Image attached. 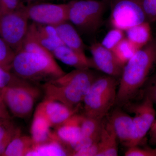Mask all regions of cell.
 Returning <instances> with one entry per match:
<instances>
[{"mask_svg": "<svg viewBox=\"0 0 156 156\" xmlns=\"http://www.w3.org/2000/svg\"><path fill=\"white\" fill-rule=\"evenodd\" d=\"M156 64V37L139 49L123 67L115 103L125 105L145 84Z\"/></svg>", "mask_w": 156, "mask_h": 156, "instance_id": "6da1fadb", "label": "cell"}, {"mask_svg": "<svg viewBox=\"0 0 156 156\" xmlns=\"http://www.w3.org/2000/svg\"><path fill=\"white\" fill-rule=\"evenodd\" d=\"M98 76L90 69H75L41 87L45 98L59 101L71 108H79Z\"/></svg>", "mask_w": 156, "mask_h": 156, "instance_id": "7a4b0ae2", "label": "cell"}, {"mask_svg": "<svg viewBox=\"0 0 156 156\" xmlns=\"http://www.w3.org/2000/svg\"><path fill=\"white\" fill-rule=\"evenodd\" d=\"M11 71L35 85L54 80L66 73L53 55L22 50L15 54Z\"/></svg>", "mask_w": 156, "mask_h": 156, "instance_id": "3957f363", "label": "cell"}, {"mask_svg": "<svg viewBox=\"0 0 156 156\" xmlns=\"http://www.w3.org/2000/svg\"><path fill=\"white\" fill-rule=\"evenodd\" d=\"M118 81L107 75L98 76L84 97V115L103 119L115 103Z\"/></svg>", "mask_w": 156, "mask_h": 156, "instance_id": "277c9868", "label": "cell"}, {"mask_svg": "<svg viewBox=\"0 0 156 156\" xmlns=\"http://www.w3.org/2000/svg\"><path fill=\"white\" fill-rule=\"evenodd\" d=\"M68 20L82 34L95 33L103 22L109 0H73L67 3Z\"/></svg>", "mask_w": 156, "mask_h": 156, "instance_id": "5b68a950", "label": "cell"}, {"mask_svg": "<svg viewBox=\"0 0 156 156\" xmlns=\"http://www.w3.org/2000/svg\"><path fill=\"white\" fill-rule=\"evenodd\" d=\"M2 96L9 112L17 118L25 119L30 115L41 95L35 84L1 89Z\"/></svg>", "mask_w": 156, "mask_h": 156, "instance_id": "8992f818", "label": "cell"}, {"mask_svg": "<svg viewBox=\"0 0 156 156\" xmlns=\"http://www.w3.org/2000/svg\"><path fill=\"white\" fill-rule=\"evenodd\" d=\"M29 20L23 4L16 11L0 14V37L16 53L22 49L28 29Z\"/></svg>", "mask_w": 156, "mask_h": 156, "instance_id": "52a82bcc", "label": "cell"}, {"mask_svg": "<svg viewBox=\"0 0 156 156\" xmlns=\"http://www.w3.org/2000/svg\"><path fill=\"white\" fill-rule=\"evenodd\" d=\"M110 23L112 27L124 31L147 21L140 0H111Z\"/></svg>", "mask_w": 156, "mask_h": 156, "instance_id": "ba28073f", "label": "cell"}, {"mask_svg": "<svg viewBox=\"0 0 156 156\" xmlns=\"http://www.w3.org/2000/svg\"><path fill=\"white\" fill-rule=\"evenodd\" d=\"M153 102L147 96L141 103L132 105L127 103L128 109L134 114L133 130L131 141L128 147L139 145L150 130L155 121L156 112Z\"/></svg>", "mask_w": 156, "mask_h": 156, "instance_id": "9c48e42d", "label": "cell"}, {"mask_svg": "<svg viewBox=\"0 0 156 156\" xmlns=\"http://www.w3.org/2000/svg\"><path fill=\"white\" fill-rule=\"evenodd\" d=\"M29 19L40 24L56 26L68 20V4L35 2L25 5Z\"/></svg>", "mask_w": 156, "mask_h": 156, "instance_id": "30bf717a", "label": "cell"}, {"mask_svg": "<svg viewBox=\"0 0 156 156\" xmlns=\"http://www.w3.org/2000/svg\"><path fill=\"white\" fill-rule=\"evenodd\" d=\"M94 68L105 75L117 78L121 76L123 66L117 60L112 51L104 47L101 43H94L89 47Z\"/></svg>", "mask_w": 156, "mask_h": 156, "instance_id": "8fae6325", "label": "cell"}, {"mask_svg": "<svg viewBox=\"0 0 156 156\" xmlns=\"http://www.w3.org/2000/svg\"><path fill=\"white\" fill-rule=\"evenodd\" d=\"M51 126H59L76 114L79 108H72L57 101L44 98L40 103Z\"/></svg>", "mask_w": 156, "mask_h": 156, "instance_id": "7c38bea8", "label": "cell"}, {"mask_svg": "<svg viewBox=\"0 0 156 156\" xmlns=\"http://www.w3.org/2000/svg\"><path fill=\"white\" fill-rule=\"evenodd\" d=\"M52 54L53 57L62 63L75 68V69L94 68L92 58H88L85 53L73 50L66 45L59 46Z\"/></svg>", "mask_w": 156, "mask_h": 156, "instance_id": "4fadbf2b", "label": "cell"}, {"mask_svg": "<svg viewBox=\"0 0 156 156\" xmlns=\"http://www.w3.org/2000/svg\"><path fill=\"white\" fill-rule=\"evenodd\" d=\"M51 128V124L39 104L35 111L30 128L31 136L34 144L53 139V131Z\"/></svg>", "mask_w": 156, "mask_h": 156, "instance_id": "5bb4252c", "label": "cell"}, {"mask_svg": "<svg viewBox=\"0 0 156 156\" xmlns=\"http://www.w3.org/2000/svg\"><path fill=\"white\" fill-rule=\"evenodd\" d=\"M109 120L112 125L118 139L128 147L133 133V117L117 109L113 112Z\"/></svg>", "mask_w": 156, "mask_h": 156, "instance_id": "9a60e30c", "label": "cell"}, {"mask_svg": "<svg viewBox=\"0 0 156 156\" xmlns=\"http://www.w3.org/2000/svg\"><path fill=\"white\" fill-rule=\"evenodd\" d=\"M81 115L76 114L54 128L53 131L56 138L67 147L77 141L81 137Z\"/></svg>", "mask_w": 156, "mask_h": 156, "instance_id": "2e32d148", "label": "cell"}, {"mask_svg": "<svg viewBox=\"0 0 156 156\" xmlns=\"http://www.w3.org/2000/svg\"><path fill=\"white\" fill-rule=\"evenodd\" d=\"M29 25L40 44L51 53L58 47L64 45L54 26L33 22Z\"/></svg>", "mask_w": 156, "mask_h": 156, "instance_id": "e0dca14e", "label": "cell"}, {"mask_svg": "<svg viewBox=\"0 0 156 156\" xmlns=\"http://www.w3.org/2000/svg\"><path fill=\"white\" fill-rule=\"evenodd\" d=\"M63 44L73 50L85 53V45L77 30L69 20L55 26Z\"/></svg>", "mask_w": 156, "mask_h": 156, "instance_id": "ac0fdd59", "label": "cell"}, {"mask_svg": "<svg viewBox=\"0 0 156 156\" xmlns=\"http://www.w3.org/2000/svg\"><path fill=\"white\" fill-rule=\"evenodd\" d=\"M118 140L109 120L105 123L103 122L99 140V151L97 156H118Z\"/></svg>", "mask_w": 156, "mask_h": 156, "instance_id": "d6986e66", "label": "cell"}, {"mask_svg": "<svg viewBox=\"0 0 156 156\" xmlns=\"http://www.w3.org/2000/svg\"><path fill=\"white\" fill-rule=\"evenodd\" d=\"M71 156V153L65 144L58 140L54 139L42 143L34 144L27 155V156Z\"/></svg>", "mask_w": 156, "mask_h": 156, "instance_id": "ffe728a7", "label": "cell"}, {"mask_svg": "<svg viewBox=\"0 0 156 156\" xmlns=\"http://www.w3.org/2000/svg\"><path fill=\"white\" fill-rule=\"evenodd\" d=\"M125 32L126 38L138 49L145 46L152 39L150 24L148 21L134 26Z\"/></svg>", "mask_w": 156, "mask_h": 156, "instance_id": "44dd1931", "label": "cell"}, {"mask_svg": "<svg viewBox=\"0 0 156 156\" xmlns=\"http://www.w3.org/2000/svg\"><path fill=\"white\" fill-rule=\"evenodd\" d=\"M34 144L31 136L19 134L9 144L2 156H27Z\"/></svg>", "mask_w": 156, "mask_h": 156, "instance_id": "7402d4cb", "label": "cell"}, {"mask_svg": "<svg viewBox=\"0 0 156 156\" xmlns=\"http://www.w3.org/2000/svg\"><path fill=\"white\" fill-rule=\"evenodd\" d=\"M21 134L20 129L11 119L5 120L0 123V156H3L11 141Z\"/></svg>", "mask_w": 156, "mask_h": 156, "instance_id": "603a6c76", "label": "cell"}, {"mask_svg": "<svg viewBox=\"0 0 156 156\" xmlns=\"http://www.w3.org/2000/svg\"><path fill=\"white\" fill-rule=\"evenodd\" d=\"M102 119L81 115V136L85 137H99L102 127Z\"/></svg>", "mask_w": 156, "mask_h": 156, "instance_id": "cb8c5ba5", "label": "cell"}, {"mask_svg": "<svg viewBox=\"0 0 156 156\" xmlns=\"http://www.w3.org/2000/svg\"><path fill=\"white\" fill-rule=\"evenodd\" d=\"M138 50L125 37L112 50V52L118 61L124 67Z\"/></svg>", "mask_w": 156, "mask_h": 156, "instance_id": "d4e9b609", "label": "cell"}, {"mask_svg": "<svg viewBox=\"0 0 156 156\" xmlns=\"http://www.w3.org/2000/svg\"><path fill=\"white\" fill-rule=\"evenodd\" d=\"M32 84L33 83L18 76L11 71L0 67V89L23 87Z\"/></svg>", "mask_w": 156, "mask_h": 156, "instance_id": "484cf974", "label": "cell"}, {"mask_svg": "<svg viewBox=\"0 0 156 156\" xmlns=\"http://www.w3.org/2000/svg\"><path fill=\"white\" fill-rule=\"evenodd\" d=\"M21 50L32 53L53 55L40 44L30 25H29L27 33L23 40Z\"/></svg>", "mask_w": 156, "mask_h": 156, "instance_id": "4316f807", "label": "cell"}, {"mask_svg": "<svg viewBox=\"0 0 156 156\" xmlns=\"http://www.w3.org/2000/svg\"><path fill=\"white\" fill-rule=\"evenodd\" d=\"M16 53L3 39L0 37V67L11 71Z\"/></svg>", "mask_w": 156, "mask_h": 156, "instance_id": "83f0119b", "label": "cell"}, {"mask_svg": "<svg viewBox=\"0 0 156 156\" xmlns=\"http://www.w3.org/2000/svg\"><path fill=\"white\" fill-rule=\"evenodd\" d=\"M125 37L124 30L113 27L105 35L101 44L106 49L112 51Z\"/></svg>", "mask_w": 156, "mask_h": 156, "instance_id": "f1b7e54d", "label": "cell"}, {"mask_svg": "<svg viewBox=\"0 0 156 156\" xmlns=\"http://www.w3.org/2000/svg\"><path fill=\"white\" fill-rule=\"evenodd\" d=\"M140 1L147 21L156 23V0Z\"/></svg>", "mask_w": 156, "mask_h": 156, "instance_id": "f546056e", "label": "cell"}, {"mask_svg": "<svg viewBox=\"0 0 156 156\" xmlns=\"http://www.w3.org/2000/svg\"><path fill=\"white\" fill-rule=\"evenodd\" d=\"M126 156H156V148L140 147L137 146L128 147L125 154Z\"/></svg>", "mask_w": 156, "mask_h": 156, "instance_id": "4dcf8cb0", "label": "cell"}, {"mask_svg": "<svg viewBox=\"0 0 156 156\" xmlns=\"http://www.w3.org/2000/svg\"><path fill=\"white\" fill-rule=\"evenodd\" d=\"M23 0H0V14L16 11L23 5Z\"/></svg>", "mask_w": 156, "mask_h": 156, "instance_id": "1f68e13d", "label": "cell"}, {"mask_svg": "<svg viewBox=\"0 0 156 156\" xmlns=\"http://www.w3.org/2000/svg\"><path fill=\"white\" fill-rule=\"evenodd\" d=\"M144 95L150 98L154 104L156 105V72L146 82Z\"/></svg>", "mask_w": 156, "mask_h": 156, "instance_id": "d6a6232c", "label": "cell"}, {"mask_svg": "<svg viewBox=\"0 0 156 156\" xmlns=\"http://www.w3.org/2000/svg\"><path fill=\"white\" fill-rule=\"evenodd\" d=\"M99 140L85 148L76 152L73 156H97L99 151Z\"/></svg>", "mask_w": 156, "mask_h": 156, "instance_id": "836d02e7", "label": "cell"}, {"mask_svg": "<svg viewBox=\"0 0 156 156\" xmlns=\"http://www.w3.org/2000/svg\"><path fill=\"white\" fill-rule=\"evenodd\" d=\"M10 113L3 100L2 91L0 89V118L4 119H11Z\"/></svg>", "mask_w": 156, "mask_h": 156, "instance_id": "e575fe53", "label": "cell"}, {"mask_svg": "<svg viewBox=\"0 0 156 156\" xmlns=\"http://www.w3.org/2000/svg\"><path fill=\"white\" fill-rule=\"evenodd\" d=\"M150 142L153 145H156V121L154 122L150 130Z\"/></svg>", "mask_w": 156, "mask_h": 156, "instance_id": "d590c367", "label": "cell"}, {"mask_svg": "<svg viewBox=\"0 0 156 156\" xmlns=\"http://www.w3.org/2000/svg\"><path fill=\"white\" fill-rule=\"evenodd\" d=\"M23 1L28 3L29 4L33 3L39 2H41V1H47V0H23Z\"/></svg>", "mask_w": 156, "mask_h": 156, "instance_id": "8d00e7d4", "label": "cell"}, {"mask_svg": "<svg viewBox=\"0 0 156 156\" xmlns=\"http://www.w3.org/2000/svg\"><path fill=\"white\" fill-rule=\"evenodd\" d=\"M5 120H6V119H1V118H0V123L2 122L3 121H5Z\"/></svg>", "mask_w": 156, "mask_h": 156, "instance_id": "74e56055", "label": "cell"}, {"mask_svg": "<svg viewBox=\"0 0 156 156\" xmlns=\"http://www.w3.org/2000/svg\"><path fill=\"white\" fill-rule=\"evenodd\" d=\"M62 1H66V0H62ZM69 1H73V0H69Z\"/></svg>", "mask_w": 156, "mask_h": 156, "instance_id": "f35d334b", "label": "cell"}]
</instances>
